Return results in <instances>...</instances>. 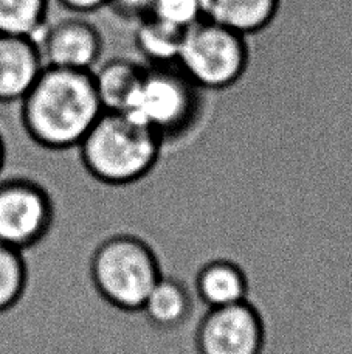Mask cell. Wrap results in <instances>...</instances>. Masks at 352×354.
Segmentation results:
<instances>
[{"instance_id": "cell-1", "label": "cell", "mask_w": 352, "mask_h": 354, "mask_svg": "<svg viewBox=\"0 0 352 354\" xmlns=\"http://www.w3.org/2000/svg\"><path fill=\"white\" fill-rule=\"evenodd\" d=\"M93 72L46 67L19 104L22 129L42 149L78 147L103 115Z\"/></svg>"}, {"instance_id": "cell-2", "label": "cell", "mask_w": 352, "mask_h": 354, "mask_svg": "<svg viewBox=\"0 0 352 354\" xmlns=\"http://www.w3.org/2000/svg\"><path fill=\"white\" fill-rule=\"evenodd\" d=\"M163 151L162 138L128 112H103L78 147L84 171L112 189L134 187L148 179Z\"/></svg>"}, {"instance_id": "cell-3", "label": "cell", "mask_w": 352, "mask_h": 354, "mask_svg": "<svg viewBox=\"0 0 352 354\" xmlns=\"http://www.w3.org/2000/svg\"><path fill=\"white\" fill-rule=\"evenodd\" d=\"M89 275L99 300L119 314L140 311L162 278L149 245L123 232L108 233L93 248Z\"/></svg>"}, {"instance_id": "cell-4", "label": "cell", "mask_w": 352, "mask_h": 354, "mask_svg": "<svg viewBox=\"0 0 352 354\" xmlns=\"http://www.w3.org/2000/svg\"><path fill=\"white\" fill-rule=\"evenodd\" d=\"M202 92L177 64L146 66L128 113L149 126L166 147L182 140L199 122L204 107Z\"/></svg>"}, {"instance_id": "cell-5", "label": "cell", "mask_w": 352, "mask_h": 354, "mask_svg": "<svg viewBox=\"0 0 352 354\" xmlns=\"http://www.w3.org/2000/svg\"><path fill=\"white\" fill-rule=\"evenodd\" d=\"M248 59L247 37L202 19L185 31L177 66L202 91H224L244 77Z\"/></svg>"}, {"instance_id": "cell-6", "label": "cell", "mask_w": 352, "mask_h": 354, "mask_svg": "<svg viewBox=\"0 0 352 354\" xmlns=\"http://www.w3.org/2000/svg\"><path fill=\"white\" fill-rule=\"evenodd\" d=\"M55 219L53 196L41 182L27 176L0 179V243L25 254L48 236Z\"/></svg>"}, {"instance_id": "cell-7", "label": "cell", "mask_w": 352, "mask_h": 354, "mask_svg": "<svg viewBox=\"0 0 352 354\" xmlns=\"http://www.w3.org/2000/svg\"><path fill=\"white\" fill-rule=\"evenodd\" d=\"M37 42L46 67L93 72L101 64L104 37L86 16L70 15L48 24Z\"/></svg>"}, {"instance_id": "cell-8", "label": "cell", "mask_w": 352, "mask_h": 354, "mask_svg": "<svg viewBox=\"0 0 352 354\" xmlns=\"http://www.w3.org/2000/svg\"><path fill=\"white\" fill-rule=\"evenodd\" d=\"M262 330L247 303L213 308L199 330L200 354H257Z\"/></svg>"}, {"instance_id": "cell-9", "label": "cell", "mask_w": 352, "mask_h": 354, "mask_svg": "<svg viewBox=\"0 0 352 354\" xmlns=\"http://www.w3.org/2000/svg\"><path fill=\"white\" fill-rule=\"evenodd\" d=\"M43 68L37 39L0 35V104H21Z\"/></svg>"}, {"instance_id": "cell-10", "label": "cell", "mask_w": 352, "mask_h": 354, "mask_svg": "<svg viewBox=\"0 0 352 354\" xmlns=\"http://www.w3.org/2000/svg\"><path fill=\"white\" fill-rule=\"evenodd\" d=\"M146 64L129 58H112L93 71V81L104 112H129L141 86Z\"/></svg>"}, {"instance_id": "cell-11", "label": "cell", "mask_w": 352, "mask_h": 354, "mask_svg": "<svg viewBox=\"0 0 352 354\" xmlns=\"http://www.w3.org/2000/svg\"><path fill=\"white\" fill-rule=\"evenodd\" d=\"M280 3L281 0H202L204 19L248 37L273 22Z\"/></svg>"}, {"instance_id": "cell-12", "label": "cell", "mask_w": 352, "mask_h": 354, "mask_svg": "<svg viewBox=\"0 0 352 354\" xmlns=\"http://www.w3.org/2000/svg\"><path fill=\"white\" fill-rule=\"evenodd\" d=\"M184 35L185 31L150 16L137 24L134 42L146 66H171L177 64Z\"/></svg>"}, {"instance_id": "cell-13", "label": "cell", "mask_w": 352, "mask_h": 354, "mask_svg": "<svg viewBox=\"0 0 352 354\" xmlns=\"http://www.w3.org/2000/svg\"><path fill=\"white\" fill-rule=\"evenodd\" d=\"M140 311L155 326L180 328L190 317L191 301L179 283L169 278H160L144 300Z\"/></svg>"}, {"instance_id": "cell-14", "label": "cell", "mask_w": 352, "mask_h": 354, "mask_svg": "<svg viewBox=\"0 0 352 354\" xmlns=\"http://www.w3.org/2000/svg\"><path fill=\"white\" fill-rule=\"evenodd\" d=\"M197 288L202 300L211 309L242 303L247 290L242 272L225 261L206 266L200 272Z\"/></svg>"}, {"instance_id": "cell-15", "label": "cell", "mask_w": 352, "mask_h": 354, "mask_svg": "<svg viewBox=\"0 0 352 354\" xmlns=\"http://www.w3.org/2000/svg\"><path fill=\"white\" fill-rule=\"evenodd\" d=\"M52 0H0V35L39 39Z\"/></svg>"}, {"instance_id": "cell-16", "label": "cell", "mask_w": 352, "mask_h": 354, "mask_svg": "<svg viewBox=\"0 0 352 354\" xmlns=\"http://www.w3.org/2000/svg\"><path fill=\"white\" fill-rule=\"evenodd\" d=\"M28 278L23 252L0 243V314L19 305L27 292Z\"/></svg>"}, {"instance_id": "cell-17", "label": "cell", "mask_w": 352, "mask_h": 354, "mask_svg": "<svg viewBox=\"0 0 352 354\" xmlns=\"http://www.w3.org/2000/svg\"><path fill=\"white\" fill-rule=\"evenodd\" d=\"M153 17L186 31L204 19L202 0H155Z\"/></svg>"}, {"instance_id": "cell-18", "label": "cell", "mask_w": 352, "mask_h": 354, "mask_svg": "<svg viewBox=\"0 0 352 354\" xmlns=\"http://www.w3.org/2000/svg\"><path fill=\"white\" fill-rule=\"evenodd\" d=\"M155 0H109L106 10L117 16L119 21L140 24L153 16Z\"/></svg>"}, {"instance_id": "cell-19", "label": "cell", "mask_w": 352, "mask_h": 354, "mask_svg": "<svg viewBox=\"0 0 352 354\" xmlns=\"http://www.w3.org/2000/svg\"><path fill=\"white\" fill-rule=\"evenodd\" d=\"M55 2L70 15L89 16L99 10H106L109 0H55Z\"/></svg>"}, {"instance_id": "cell-20", "label": "cell", "mask_w": 352, "mask_h": 354, "mask_svg": "<svg viewBox=\"0 0 352 354\" xmlns=\"http://www.w3.org/2000/svg\"><path fill=\"white\" fill-rule=\"evenodd\" d=\"M5 163H6V143L2 132H0V174L3 171Z\"/></svg>"}]
</instances>
